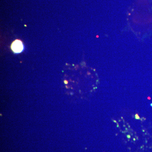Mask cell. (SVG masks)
Returning <instances> with one entry per match:
<instances>
[{"label": "cell", "instance_id": "6da1fadb", "mask_svg": "<svg viewBox=\"0 0 152 152\" xmlns=\"http://www.w3.org/2000/svg\"><path fill=\"white\" fill-rule=\"evenodd\" d=\"M24 48L23 44L21 41L19 40L14 41L11 46L12 50L16 53H21L23 50Z\"/></svg>", "mask_w": 152, "mask_h": 152}, {"label": "cell", "instance_id": "7a4b0ae2", "mask_svg": "<svg viewBox=\"0 0 152 152\" xmlns=\"http://www.w3.org/2000/svg\"><path fill=\"white\" fill-rule=\"evenodd\" d=\"M135 118L136 119H140V117L138 115V114H136L135 115Z\"/></svg>", "mask_w": 152, "mask_h": 152}, {"label": "cell", "instance_id": "277c9868", "mask_svg": "<svg viewBox=\"0 0 152 152\" xmlns=\"http://www.w3.org/2000/svg\"><path fill=\"white\" fill-rule=\"evenodd\" d=\"M151 106H152V104H151Z\"/></svg>", "mask_w": 152, "mask_h": 152}, {"label": "cell", "instance_id": "3957f363", "mask_svg": "<svg viewBox=\"0 0 152 152\" xmlns=\"http://www.w3.org/2000/svg\"><path fill=\"white\" fill-rule=\"evenodd\" d=\"M128 137H129V138H130V136H128Z\"/></svg>", "mask_w": 152, "mask_h": 152}]
</instances>
